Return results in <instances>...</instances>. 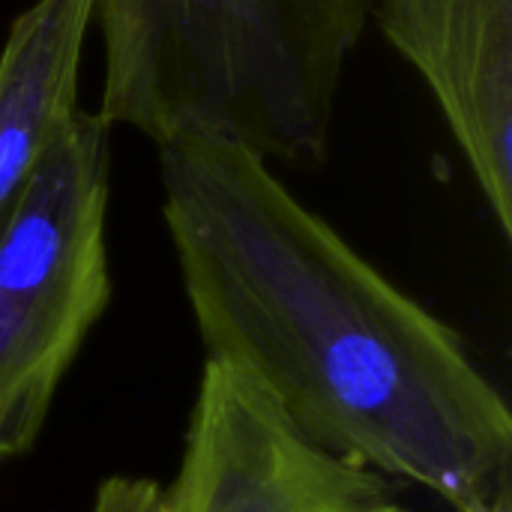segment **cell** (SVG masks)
<instances>
[{
    "instance_id": "1",
    "label": "cell",
    "mask_w": 512,
    "mask_h": 512,
    "mask_svg": "<svg viewBox=\"0 0 512 512\" xmlns=\"http://www.w3.org/2000/svg\"><path fill=\"white\" fill-rule=\"evenodd\" d=\"M162 219L204 360L315 447L444 498L510 501L512 414L465 339L222 138L159 144Z\"/></svg>"
},
{
    "instance_id": "2",
    "label": "cell",
    "mask_w": 512,
    "mask_h": 512,
    "mask_svg": "<svg viewBox=\"0 0 512 512\" xmlns=\"http://www.w3.org/2000/svg\"><path fill=\"white\" fill-rule=\"evenodd\" d=\"M369 0H93L99 117L156 147L204 135L321 165Z\"/></svg>"
},
{
    "instance_id": "3",
    "label": "cell",
    "mask_w": 512,
    "mask_h": 512,
    "mask_svg": "<svg viewBox=\"0 0 512 512\" xmlns=\"http://www.w3.org/2000/svg\"><path fill=\"white\" fill-rule=\"evenodd\" d=\"M111 126L75 111L0 219V462L42 435L111 303Z\"/></svg>"
},
{
    "instance_id": "4",
    "label": "cell",
    "mask_w": 512,
    "mask_h": 512,
    "mask_svg": "<svg viewBox=\"0 0 512 512\" xmlns=\"http://www.w3.org/2000/svg\"><path fill=\"white\" fill-rule=\"evenodd\" d=\"M168 512H408L390 480L306 441L237 369L204 360Z\"/></svg>"
},
{
    "instance_id": "5",
    "label": "cell",
    "mask_w": 512,
    "mask_h": 512,
    "mask_svg": "<svg viewBox=\"0 0 512 512\" xmlns=\"http://www.w3.org/2000/svg\"><path fill=\"white\" fill-rule=\"evenodd\" d=\"M378 24L426 81L498 231L512 240V0H381Z\"/></svg>"
},
{
    "instance_id": "6",
    "label": "cell",
    "mask_w": 512,
    "mask_h": 512,
    "mask_svg": "<svg viewBox=\"0 0 512 512\" xmlns=\"http://www.w3.org/2000/svg\"><path fill=\"white\" fill-rule=\"evenodd\" d=\"M93 0H33L0 48V219L78 111Z\"/></svg>"
},
{
    "instance_id": "7",
    "label": "cell",
    "mask_w": 512,
    "mask_h": 512,
    "mask_svg": "<svg viewBox=\"0 0 512 512\" xmlns=\"http://www.w3.org/2000/svg\"><path fill=\"white\" fill-rule=\"evenodd\" d=\"M492 512H512L510 507H498V510H492Z\"/></svg>"
}]
</instances>
